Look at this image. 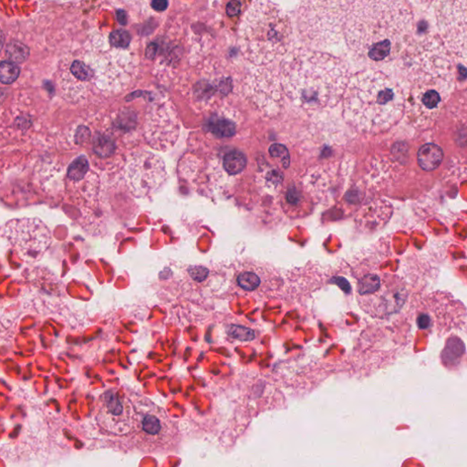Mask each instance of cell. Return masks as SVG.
Returning <instances> with one entry per match:
<instances>
[{"label":"cell","instance_id":"cell-1","mask_svg":"<svg viewBox=\"0 0 467 467\" xmlns=\"http://www.w3.org/2000/svg\"><path fill=\"white\" fill-rule=\"evenodd\" d=\"M414 14L407 0H354L344 35L359 61L386 63L399 56L413 31Z\"/></svg>","mask_w":467,"mask_h":467},{"label":"cell","instance_id":"cell-2","mask_svg":"<svg viewBox=\"0 0 467 467\" xmlns=\"http://www.w3.org/2000/svg\"><path fill=\"white\" fill-rule=\"evenodd\" d=\"M279 68L283 96L305 109L333 106L345 93L349 67L342 58L293 45Z\"/></svg>","mask_w":467,"mask_h":467},{"label":"cell","instance_id":"cell-3","mask_svg":"<svg viewBox=\"0 0 467 467\" xmlns=\"http://www.w3.org/2000/svg\"><path fill=\"white\" fill-rule=\"evenodd\" d=\"M346 119L366 132L388 128L406 107V94L394 78L383 71H361L349 80L345 90Z\"/></svg>","mask_w":467,"mask_h":467},{"label":"cell","instance_id":"cell-4","mask_svg":"<svg viewBox=\"0 0 467 467\" xmlns=\"http://www.w3.org/2000/svg\"><path fill=\"white\" fill-rule=\"evenodd\" d=\"M241 39L250 68L276 66L294 45L292 23L271 0H255L243 19Z\"/></svg>","mask_w":467,"mask_h":467},{"label":"cell","instance_id":"cell-5","mask_svg":"<svg viewBox=\"0 0 467 467\" xmlns=\"http://www.w3.org/2000/svg\"><path fill=\"white\" fill-rule=\"evenodd\" d=\"M103 54L73 55L64 58L58 73L63 96L73 103L83 102L99 94L118 93L130 83L128 65L110 62Z\"/></svg>","mask_w":467,"mask_h":467},{"label":"cell","instance_id":"cell-6","mask_svg":"<svg viewBox=\"0 0 467 467\" xmlns=\"http://www.w3.org/2000/svg\"><path fill=\"white\" fill-rule=\"evenodd\" d=\"M128 395L130 403L129 445L145 453H170L178 448L181 436L178 423L148 398Z\"/></svg>","mask_w":467,"mask_h":467},{"label":"cell","instance_id":"cell-7","mask_svg":"<svg viewBox=\"0 0 467 467\" xmlns=\"http://www.w3.org/2000/svg\"><path fill=\"white\" fill-rule=\"evenodd\" d=\"M351 4V0H303L297 19L305 44L328 48L339 43Z\"/></svg>","mask_w":467,"mask_h":467},{"label":"cell","instance_id":"cell-8","mask_svg":"<svg viewBox=\"0 0 467 467\" xmlns=\"http://www.w3.org/2000/svg\"><path fill=\"white\" fill-rule=\"evenodd\" d=\"M448 50L437 36L409 40L401 51L398 68L401 79L411 84L452 76Z\"/></svg>","mask_w":467,"mask_h":467},{"label":"cell","instance_id":"cell-9","mask_svg":"<svg viewBox=\"0 0 467 467\" xmlns=\"http://www.w3.org/2000/svg\"><path fill=\"white\" fill-rule=\"evenodd\" d=\"M359 305L375 319H385L399 312L406 302V287L395 277L366 274L358 280Z\"/></svg>","mask_w":467,"mask_h":467},{"label":"cell","instance_id":"cell-10","mask_svg":"<svg viewBox=\"0 0 467 467\" xmlns=\"http://www.w3.org/2000/svg\"><path fill=\"white\" fill-rule=\"evenodd\" d=\"M232 282L241 292L260 299H272L282 292L283 279L269 264L240 260L231 264Z\"/></svg>","mask_w":467,"mask_h":467},{"label":"cell","instance_id":"cell-11","mask_svg":"<svg viewBox=\"0 0 467 467\" xmlns=\"http://www.w3.org/2000/svg\"><path fill=\"white\" fill-rule=\"evenodd\" d=\"M4 234L6 240L28 260L40 259L52 242L50 228L38 218L9 221Z\"/></svg>","mask_w":467,"mask_h":467},{"label":"cell","instance_id":"cell-12","mask_svg":"<svg viewBox=\"0 0 467 467\" xmlns=\"http://www.w3.org/2000/svg\"><path fill=\"white\" fill-rule=\"evenodd\" d=\"M440 39L451 53L466 58V0H438L436 8Z\"/></svg>","mask_w":467,"mask_h":467},{"label":"cell","instance_id":"cell-13","mask_svg":"<svg viewBox=\"0 0 467 467\" xmlns=\"http://www.w3.org/2000/svg\"><path fill=\"white\" fill-rule=\"evenodd\" d=\"M452 84V76L414 84L408 113L418 125L429 123L437 116Z\"/></svg>","mask_w":467,"mask_h":467},{"label":"cell","instance_id":"cell-14","mask_svg":"<svg viewBox=\"0 0 467 467\" xmlns=\"http://www.w3.org/2000/svg\"><path fill=\"white\" fill-rule=\"evenodd\" d=\"M103 427L117 437H127L130 431V403L128 395L110 391L103 395Z\"/></svg>","mask_w":467,"mask_h":467},{"label":"cell","instance_id":"cell-15","mask_svg":"<svg viewBox=\"0 0 467 467\" xmlns=\"http://www.w3.org/2000/svg\"><path fill=\"white\" fill-rule=\"evenodd\" d=\"M138 161H133L136 163V166H132L133 170H135L137 180L133 181L132 185L135 188V191L137 190H148V189L153 188V185H158V175L156 172L158 170L163 169V163H158V159L155 155L152 153H148L146 156L140 155L137 158Z\"/></svg>","mask_w":467,"mask_h":467},{"label":"cell","instance_id":"cell-16","mask_svg":"<svg viewBox=\"0 0 467 467\" xmlns=\"http://www.w3.org/2000/svg\"><path fill=\"white\" fill-rule=\"evenodd\" d=\"M443 159L442 148L434 143H426L421 147L417 153V160L420 168L427 172L438 168Z\"/></svg>","mask_w":467,"mask_h":467},{"label":"cell","instance_id":"cell-17","mask_svg":"<svg viewBox=\"0 0 467 467\" xmlns=\"http://www.w3.org/2000/svg\"><path fill=\"white\" fill-rule=\"evenodd\" d=\"M208 130L217 137H231L236 133V124L223 117H214L209 120Z\"/></svg>","mask_w":467,"mask_h":467},{"label":"cell","instance_id":"cell-18","mask_svg":"<svg viewBox=\"0 0 467 467\" xmlns=\"http://www.w3.org/2000/svg\"><path fill=\"white\" fill-rule=\"evenodd\" d=\"M247 165V158L243 153L231 152L224 158V168L230 175H237L242 172Z\"/></svg>","mask_w":467,"mask_h":467},{"label":"cell","instance_id":"cell-19","mask_svg":"<svg viewBox=\"0 0 467 467\" xmlns=\"http://www.w3.org/2000/svg\"><path fill=\"white\" fill-rule=\"evenodd\" d=\"M6 54L9 61L15 62V63H21V62L27 60L29 50L27 46L21 43V42L11 41L6 47Z\"/></svg>","mask_w":467,"mask_h":467},{"label":"cell","instance_id":"cell-20","mask_svg":"<svg viewBox=\"0 0 467 467\" xmlns=\"http://www.w3.org/2000/svg\"><path fill=\"white\" fill-rule=\"evenodd\" d=\"M19 73V68L15 62L1 61L0 62V83L3 84H11L17 81Z\"/></svg>","mask_w":467,"mask_h":467},{"label":"cell","instance_id":"cell-21","mask_svg":"<svg viewBox=\"0 0 467 467\" xmlns=\"http://www.w3.org/2000/svg\"><path fill=\"white\" fill-rule=\"evenodd\" d=\"M89 168L88 161L84 158H80L71 163L70 168H68V176L71 180L79 181L83 178L85 174Z\"/></svg>","mask_w":467,"mask_h":467},{"label":"cell","instance_id":"cell-22","mask_svg":"<svg viewBox=\"0 0 467 467\" xmlns=\"http://www.w3.org/2000/svg\"><path fill=\"white\" fill-rule=\"evenodd\" d=\"M227 333L230 337L243 342L252 341L256 337V334H255V332L252 329L241 326L231 325L227 329Z\"/></svg>","mask_w":467,"mask_h":467},{"label":"cell","instance_id":"cell-23","mask_svg":"<svg viewBox=\"0 0 467 467\" xmlns=\"http://www.w3.org/2000/svg\"><path fill=\"white\" fill-rule=\"evenodd\" d=\"M110 43L116 48H124L128 47L130 42V36L128 31L123 29L113 31L110 36Z\"/></svg>","mask_w":467,"mask_h":467},{"label":"cell","instance_id":"cell-24","mask_svg":"<svg viewBox=\"0 0 467 467\" xmlns=\"http://www.w3.org/2000/svg\"><path fill=\"white\" fill-rule=\"evenodd\" d=\"M270 153L273 158H279L283 165L287 168L289 165V153L285 146L282 145H273L270 146Z\"/></svg>","mask_w":467,"mask_h":467},{"label":"cell","instance_id":"cell-25","mask_svg":"<svg viewBox=\"0 0 467 467\" xmlns=\"http://www.w3.org/2000/svg\"><path fill=\"white\" fill-rule=\"evenodd\" d=\"M188 274L195 282H202L208 277L209 270L207 267L202 266L192 267L191 269L188 270Z\"/></svg>","mask_w":467,"mask_h":467},{"label":"cell","instance_id":"cell-26","mask_svg":"<svg viewBox=\"0 0 467 467\" xmlns=\"http://www.w3.org/2000/svg\"><path fill=\"white\" fill-rule=\"evenodd\" d=\"M240 2L238 1V0H232V1L230 2V4L227 5V12L230 17H235V16L240 14Z\"/></svg>","mask_w":467,"mask_h":467},{"label":"cell","instance_id":"cell-27","mask_svg":"<svg viewBox=\"0 0 467 467\" xmlns=\"http://www.w3.org/2000/svg\"><path fill=\"white\" fill-rule=\"evenodd\" d=\"M151 5L155 11L161 12L168 9V0H153Z\"/></svg>","mask_w":467,"mask_h":467},{"label":"cell","instance_id":"cell-28","mask_svg":"<svg viewBox=\"0 0 467 467\" xmlns=\"http://www.w3.org/2000/svg\"><path fill=\"white\" fill-rule=\"evenodd\" d=\"M118 19H119L120 23H122V24H125L126 15L124 14L123 12H120V14L118 15Z\"/></svg>","mask_w":467,"mask_h":467},{"label":"cell","instance_id":"cell-29","mask_svg":"<svg viewBox=\"0 0 467 467\" xmlns=\"http://www.w3.org/2000/svg\"><path fill=\"white\" fill-rule=\"evenodd\" d=\"M3 45H4V36H3L2 32L0 31V51H1Z\"/></svg>","mask_w":467,"mask_h":467}]
</instances>
